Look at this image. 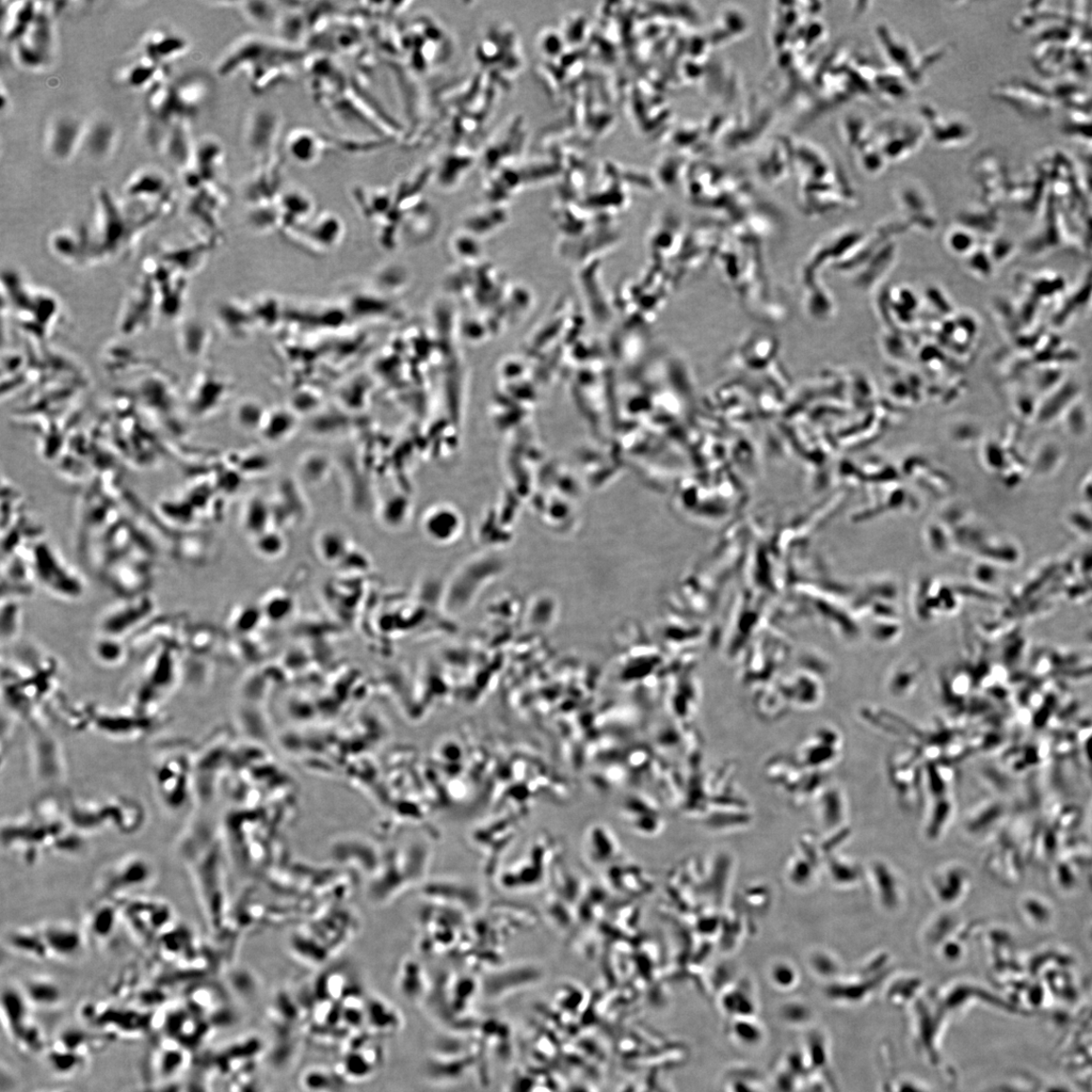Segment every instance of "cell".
Segmentation results:
<instances>
[{"label": "cell", "instance_id": "1", "mask_svg": "<svg viewBox=\"0 0 1092 1092\" xmlns=\"http://www.w3.org/2000/svg\"><path fill=\"white\" fill-rule=\"evenodd\" d=\"M127 203L119 202L107 187L96 191L93 226L88 227L90 266L122 259L140 236L162 219L146 207Z\"/></svg>", "mask_w": 1092, "mask_h": 1092}, {"label": "cell", "instance_id": "2", "mask_svg": "<svg viewBox=\"0 0 1092 1092\" xmlns=\"http://www.w3.org/2000/svg\"><path fill=\"white\" fill-rule=\"evenodd\" d=\"M303 56L299 48L282 39L248 36L234 44L222 57L217 73L230 77L244 71L250 79L252 89L263 92L293 79Z\"/></svg>", "mask_w": 1092, "mask_h": 1092}, {"label": "cell", "instance_id": "3", "mask_svg": "<svg viewBox=\"0 0 1092 1092\" xmlns=\"http://www.w3.org/2000/svg\"><path fill=\"white\" fill-rule=\"evenodd\" d=\"M19 273H5L3 284L7 286L8 303L19 319L24 331L36 340L45 341L59 321L61 312L58 298L27 284Z\"/></svg>", "mask_w": 1092, "mask_h": 1092}, {"label": "cell", "instance_id": "4", "mask_svg": "<svg viewBox=\"0 0 1092 1092\" xmlns=\"http://www.w3.org/2000/svg\"><path fill=\"white\" fill-rule=\"evenodd\" d=\"M25 995L12 990L4 993L2 1005L3 1032L15 1049L27 1056L45 1054L49 1042L42 1027L29 1015Z\"/></svg>", "mask_w": 1092, "mask_h": 1092}, {"label": "cell", "instance_id": "5", "mask_svg": "<svg viewBox=\"0 0 1092 1092\" xmlns=\"http://www.w3.org/2000/svg\"><path fill=\"white\" fill-rule=\"evenodd\" d=\"M54 14L49 4H40L37 17L26 36L11 45L15 63L28 71H40L49 66L56 48Z\"/></svg>", "mask_w": 1092, "mask_h": 1092}, {"label": "cell", "instance_id": "6", "mask_svg": "<svg viewBox=\"0 0 1092 1092\" xmlns=\"http://www.w3.org/2000/svg\"><path fill=\"white\" fill-rule=\"evenodd\" d=\"M160 315L156 287L147 272L128 290L122 303L118 328L125 337L137 336L147 330Z\"/></svg>", "mask_w": 1092, "mask_h": 1092}, {"label": "cell", "instance_id": "7", "mask_svg": "<svg viewBox=\"0 0 1092 1092\" xmlns=\"http://www.w3.org/2000/svg\"><path fill=\"white\" fill-rule=\"evenodd\" d=\"M29 560L35 576L48 589L60 595H78L83 591V581L78 574L64 561L51 545L40 542L33 546Z\"/></svg>", "mask_w": 1092, "mask_h": 1092}, {"label": "cell", "instance_id": "8", "mask_svg": "<svg viewBox=\"0 0 1092 1092\" xmlns=\"http://www.w3.org/2000/svg\"><path fill=\"white\" fill-rule=\"evenodd\" d=\"M191 1063V1051L167 1036L155 1042L148 1051L144 1071L150 1082L167 1084L183 1074Z\"/></svg>", "mask_w": 1092, "mask_h": 1092}, {"label": "cell", "instance_id": "9", "mask_svg": "<svg viewBox=\"0 0 1092 1092\" xmlns=\"http://www.w3.org/2000/svg\"><path fill=\"white\" fill-rule=\"evenodd\" d=\"M994 95L1026 118L1050 117L1059 105L1052 91L1022 79L999 86L994 89Z\"/></svg>", "mask_w": 1092, "mask_h": 1092}, {"label": "cell", "instance_id": "10", "mask_svg": "<svg viewBox=\"0 0 1092 1092\" xmlns=\"http://www.w3.org/2000/svg\"><path fill=\"white\" fill-rule=\"evenodd\" d=\"M88 124L73 114H58L46 127L45 147L56 163H68L84 148Z\"/></svg>", "mask_w": 1092, "mask_h": 1092}, {"label": "cell", "instance_id": "11", "mask_svg": "<svg viewBox=\"0 0 1092 1092\" xmlns=\"http://www.w3.org/2000/svg\"><path fill=\"white\" fill-rule=\"evenodd\" d=\"M125 192L128 201L171 210L173 187L162 170L153 167L137 170L128 178Z\"/></svg>", "mask_w": 1092, "mask_h": 1092}, {"label": "cell", "instance_id": "12", "mask_svg": "<svg viewBox=\"0 0 1092 1092\" xmlns=\"http://www.w3.org/2000/svg\"><path fill=\"white\" fill-rule=\"evenodd\" d=\"M196 143L191 135V121L183 120L175 122L166 130L159 151L176 168L182 171L188 169L194 159Z\"/></svg>", "mask_w": 1092, "mask_h": 1092}, {"label": "cell", "instance_id": "13", "mask_svg": "<svg viewBox=\"0 0 1092 1092\" xmlns=\"http://www.w3.org/2000/svg\"><path fill=\"white\" fill-rule=\"evenodd\" d=\"M189 48L188 41L175 31L159 29L151 31L142 42L144 58H146L160 67H168L169 64L184 56Z\"/></svg>", "mask_w": 1092, "mask_h": 1092}, {"label": "cell", "instance_id": "14", "mask_svg": "<svg viewBox=\"0 0 1092 1092\" xmlns=\"http://www.w3.org/2000/svg\"><path fill=\"white\" fill-rule=\"evenodd\" d=\"M246 127L249 149L257 157L267 159L279 139L280 120L275 112L257 109L250 115Z\"/></svg>", "mask_w": 1092, "mask_h": 1092}, {"label": "cell", "instance_id": "15", "mask_svg": "<svg viewBox=\"0 0 1092 1092\" xmlns=\"http://www.w3.org/2000/svg\"><path fill=\"white\" fill-rule=\"evenodd\" d=\"M114 1039L98 1031L84 1030L82 1027H71V1029L64 1030L61 1032L50 1043L49 1048L71 1052L80 1056L89 1058L101 1051L107 1049L109 1043Z\"/></svg>", "mask_w": 1092, "mask_h": 1092}, {"label": "cell", "instance_id": "16", "mask_svg": "<svg viewBox=\"0 0 1092 1092\" xmlns=\"http://www.w3.org/2000/svg\"><path fill=\"white\" fill-rule=\"evenodd\" d=\"M41 3H3V37L11 46L22 40L39 12Z\"/></svg>", "mask_w": 1092, "mask_h": 1092}, {"label": "cell", "instance_id": "17", "mask_svg": "<svg viewBox=\"0 0 1092 1092\" xmlns=\"http://www.w3.org/2000/svg\"><path fill=\"white\" fill-rule=\"evenodd\" d=\"M119 133L111 122L96 120L88 124L84 148L96 160H105L114 154Z\"/></svg>", "mask_w": 1092, "mask_h": 1092}, {"label": "cell", "instance_id": "18", "mask_svg": "<svg viewBox=\"0 0 1092 1092\" xmlns=\"http://www.w3.org/2000/svg\"><path fill=\"white\" fill-rule=\"evenodd\" d=\"M168 80V68L142 57L122 73L123 84L131 89L151 90Z\"/></svg>", "mask_w": 1092, "mask_h": 1092}, {"label": "cell", "instance_id": "19", "mask_svg": "<svg viewBox=\"0 0 1092 1092\" xmlns=\"http://www.w3.org/2000/svg\"><path fill=\"white\" fill-rule=\"evenodd\" d=\"M315 553L326 565H337L348 556L351 545L349 537L339 528L321 530L314 541Z\"/></svg>", "mask_w": 1092, "mask_h": 1092}, {"label": "cell", "instance_id": "20", "mask_svg": "<svg viewBox=\"0 0 1092 1092\" xmlns=\"http://www.w3.org/2000/svg\"><path fill=\"white\" fill-rule=\"evenodd\" d=\"M297 428L292 414L267 413L260 429L262 439L269 444H281L291 439Z\"/></svg>", "mask_w": 1092, "mask_h": 1092}, {"label": "cell", "instance_id": "21", "mask_svg": "<svg viewBox=\"0 0 1092 1092\" xmlns=\"http://www.w3.org/2000/svg\"><path fill=\"white\" fill-rule=\"evenodd\" d=\"M272 509L263 497H256L249 500L243 511V525L245 532L252 538L270 528Z\"/></svg>", "mask_w": 1092, "mask_h": 1092}, {"label": "cell", "instance_id": "22", "mask_svg": "<svg viewBox=\"0 0 1092 1092\" xmlns=\"http://www.w3.org/2000/svg\"><path fill=\"white\" fill-rule=\"evenodd\" d=\"M45 1055L48 1066L63 1078H73L74 1075L82 1073L89 1062V1058L49 1047H48Z\"/></svg>", "mask_w": 1092, "mask_h": 1092}, {"label": "cell", "instance_id": "23", "mask_svg": "<svg viewBox=\"0 0 1092 1092\" xmlns=\"http://www.w3.org/2000/svg\"><path fill=\"white\" fill-rule=\"evenodd\" d=\"M731 1037L743 1047H759L765 1039L764 1026L753 1018L732 1019Z\"/></svg>", "mask_w": 1092, "mask_h": 1092}, {"label": "cell", "instance_id": "24", "mask_svg": "<svg viewBox=\"0 0 1092 1092\" xmlns=\"http://www.w3.org/2000/svg\"><path fill=\"white\" fill-rule=\"evenodd\" d=\"M252 546L254 553L261 558L276 560L283 556L287 549V542L280 530L270 527L253 537Z\"/></svg>", "mask_w": 1092, "mask_h": 1092}, {"label": "cell", "instance_id": "25", "mask_svg": "<svg viewBox=\"0 0 1092 1092\" xmlns=\"http://www.w3.org/2000/svg\"><path fill=\"white\" fill-rule=\"evenodd\" d=\"M203 332H205L204 327L202 328L195 321H188V322L185 321L180 327L178 331V342L185 358L196 360L200 358L202 352L204 353V349L202 348L204 344H202V341H199L204 340V337H202Z\"/></svg>", "mask_w": 1092, "mask_h": 1092}, {"label": "cell", "instance_id": "26", "mask_svg": "<svg viewBox=\"0 0 1092 1092\" xmlns=\"http://www.w3.org/2000/svg\"><path fill=\"white\" fill-rule=\"evenodd\" d=\"M25 998L29 1004L50 1008L57 1005L60 1002V993L59 990L50 984L30 983L27 986Z\"/></svg>", "mask_w": 1092, "mask_h": 1092}, {"label": "cell", "instance_id": "27", "mask_svg": "<svg viewBox=\"0 0 1092 1092\" xmlns=\"http://www.w3.org/2000/svg\"><path fill=\"white\" fill-rule=\"evenodd\" d=\"M243 10L245 17L252 23L266 25L276 23L278 18L277 9L269 3H246L243 4Z\"/></svg>", "mask_w": 1092, "mask_h": 1092}, {"label": "cell", "instance_id": "28", "mask_svg": "<svg viewBox=\"0 0 1092 1092\" xmlns=\"http://www.w3.org/2000/svg\"><path fill=\"white\" fill-rule=\"evenodd\" d=\"M266 414L254 404H243L237 412V421L241 427L248 431H260Z\"/></svg>", "mask_w": 1092, "mask_h": 1092}, {"label": "cell", "instance_id": "29", "mask_svg": "<svg viewBox=\"0 0 1092 1092\" xmlns=\"http://www.w3.org/2000/svg\"><path fill=\"white\" fill-rule=\"evenodd\" d=\"M731 1092H762L760 1085L754 1081L746 1079L735 1080L730 1086Z\"/></svg>", "mask_w": 1092, "mask_h": 1092}, {"label": "cell", "instance_id": "30", "mask_svg": "<svg viewBox=\"0 0 1092 1092\" xmlns=\"http://www.w3.org/2000/svg\"><path fill=\"white\" fill-rule=\"evenodd\" d=\"M46 1092H72V1091H70L68 1089H52V1090L46 1091Z\"/></svg>", "mask_w": 1092, "mask_h": 1092}]
</instances>
